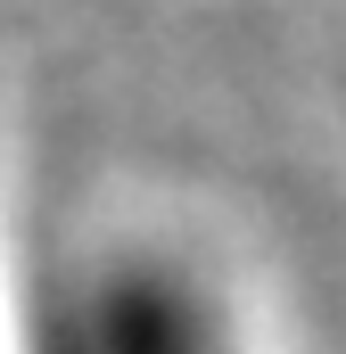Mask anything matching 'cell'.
Returning a JSON list of instances; mask_svg holds the SVG:
<instances>
[{"label":"cell","instance_id":"6da1fadb","mask_svg":"<svg viewBox=\"0 0 346 354\" xmlns=\"http://www.w3.org/2000/svg\"><path fill=\"white\" fill-rule=\"evenodd\" d=\"M17 354H297L256 239L181 181H91L17 231Z\"/></svg>","mask_w":346,"mask_h":354},{"label":"cell","instance_id":"7a4b0ae2","mask_svg":"<svg viewBox=\"0 0 346 354\" xmlns=\"http://www.w3.org/2000/svg\"><path fill=\"white\" fill-rule=\"evenodd\" d=\"M17 198H8V124H0V354H17Z\"/></svg>","mask_w":346,"mask_h":354}]
</instances>
